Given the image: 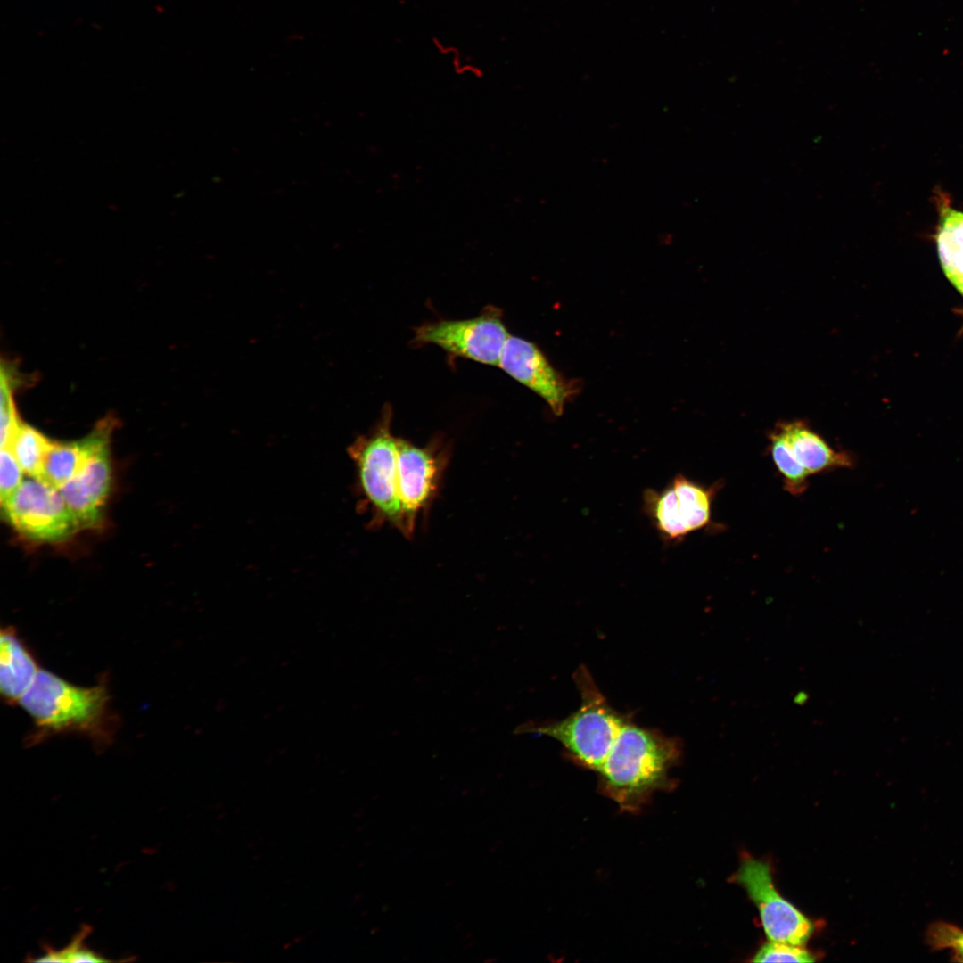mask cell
I'll list each match as a JSON object with an SVG mask.
<instances>
[{
    "label": "cell",
    "instance_id": "obj_6",
    "mask_svg": "<svg viewBox=\"0 0 963 963\" xmlns=\"http://www.w3.org/2000/svg\"><path fill=\"white\" fill-rule=\"evenodd\" d=\"M502 316L500 309L488 306L473 318L424 323L416 328L413 342L437 345L450 357L498 366L510 336Z\"/></svg>",
    "mask_w": 963,
    "mask_h": 963
},
{
    "label": "cell",
    "instance_id": "obj_10",
    "mask_svg": "<svg viewBox=\"0 0 963 963\" xmlns=\"http://www.w3.org/2000/svg\"><path fill=\"white\" fill-rule=\"evenodd\" d=\"M498 366L542 398L556 416L564 413L577 392V385L557 372L537 345L523 338L508 337Z\"/></svg>",
    "mask_w": 963,
    "mask_h": 963
},
{
    "label": "cell",
    "instance_id": "obj_15",
    "mask_svg": "<svg viewBox=\"0 0 963 963\" xmlns=\"http://www.w3.org/2000/svg\"><path fill=\"white\" fill-rule=\"evenodd\" d=\"M52 443L39 431L21 423L9 447L24 473L40 478Z\"/></svg>",
    "mask_w": 963,
    "mask_h": 963
},
{
    "label": "cell",
    "instance_id": "obj_18",
    "mask_svg": "<svg viewBox=\"0 0 963 963\" xmlns=\"http://www.w3.org/2000/svg\"><path fill=\"white\" fill-rule=\"evenodd\" d=\"M91 932L89 926H84L78 932V934L73 938L69 946L60 951H56L51 948H46L45 953L39 959H35L38 962H105L106 959L102 958L95 952L85 948L82 944L85 938Z\"/></svg>",
    "mask_w": 963,
    "mask_h": 963
},
{
    "label": "cell",
    "instance_id": "obj_11",
    "mask_svg": "<svg viewBox=\"0 0 963 963\" xmlns=\"http://www.w3.org/2000/svg\"><path fill=\"white\" fill-rule=\"evenodd\" d=\"M109 444L90 454L76 474L59 488L79 528H93L102 520L111 482Z\"/></svg>",
    "mask_w": 963,
    "mask_h": 963
},
{
    "label": "cell",
    "instance_id": "obj_8",
    "mask_svg": "<svg viewBox=\"0 0 963 963\" xmlns=\"http://www.w3.org/2000/svg\"><path fill=\"white\" fill-rule=\"evenodd\" d=\"M736 880L746 890L757 906L763 928L770 941L796 946L804 945L812 931L811 922L774 887L770 866L761 860L745 858Z\"/></svg>",
    "mask_w": 963,
    "mask_h": 963
},
{
    "label": "cell",
    "instance_id": "obj_13",
    "mask_svg": "<svg viewBox=\"0 0 963 963\" xmlns=\"http://www.w3.org/2000/svg\"><path fill=\"white\" fill-rule=\"evenodd\" d=\"M114 420L105 417L84 438L70 442H53L47 453L42 479L60 488L78 471L85 460L96 449L110 443Z\"/></svg>",
    "mask_w": 963,
    "mask_h": 963
},
{
    "label": "cell",
    "instance_id": "obj_2",
    "mask_svg": "<svg viewBox=\"0 0 963 963\" xmlns=\"http://www.w3.org/2000/svg\"><path fill=\"white\" fill-rule=\"evenodd\" d=\"M680 755L677 738L629 720L598 771L601 790L622 811L635 812L671 786L669 773Z\"/></svg>",
    "mask_w": 963,
    "mask_h": 963
},
{
    "label": "cell",
    "instance_id": "obj_3",
    "mask_svg": "<svg viewBox=\"0 0 963 963\" xmlns=\"http://www.w3.org/2000/svg\"><path fill=\"white\" fill-rule=\"evenodd\" d=\"M574 679L581 696L576 711L560 720L527 724L519 729L556 739L576 763L598 772L630 720L608 704L585 667L576 671Z\"/></svg>",
    "mask_w": 963,
    "mask_h": 963
},
{
    "label": "cell",
    "instance_id": "obj_5",
    "mask_svg": "<svg viewBox=\"0 0 963 963\" xmlns=\"http://www.w3.org/2000/svg\"><path fill=\"white\" fill-rule=\"evenodd\" d=\"M721 486H706L676 473L662 490L646 489L642 512L665 544H678L712 524V505Z\"/></svg>",
    "mask_w": 963,
    "mask_h": 963
},
{
    "label": "cell",
    "instance_id": "obj_16",
    "mask_svg": "<svg viewBox=\"0 0 963 963\" xmlns=\"http://www.w3.org/2000/svg\"><path fill=\"white\" fill-rule=\"evenodd\" d=\"M770 448L772 460L783 477L786 490L792 495L802 494L811 474L796 459L778 427L770 433Z\"/></svg>",
    "mask_w": 963,
    "mask_h": 963
},
{
    "label": "cell",
    "instance_id": "obj_24",
    "mask_svg": "<svg viewBox=\"0 0 963 963\" xmlns=\"http://www.w3.org/2000/svg\"><path fill=\"white\" fill-rule=\"evenodd\" d=\"M953 285L963 296V276Z\"/></svg>",
    "mask_w": 963,
    "mask_h": 963
},
{
    "label": "cell",
    "instance_id": "obj_21",
    "mask_svg": "<svg viewBox=\"0 0 963 963\" xmlns=\"http://www.w3.org/2000/svg\"><path fill=\"white\" fill-rule=\"evenodd\" d=\"M432 43L440 55L450 57L451 66L457 74H470L478 78L482 76V70L479 66L467 62L465 59L463 60V54L458 47L445 44L436 37H432Z\"/></svg>",
    "mask_w": 963,
    "mask_h": 963
},
{
    "label": "cell",
    "instance_id": "obj_19",
    "mask_svg": "<svg viewBox=\"0 0 963 963\" xmlns=\"http://www.w3.org/2000/svg\"><path fill=\"white\" fill-rule=\"evenodd\" d=\"M812 955L800 946L771 941L765 943L753 959V962H812Z\"/></svg>",
    "mask_w": 963,
    "mask_h": 963
},
{
    "label": "cell",
    "instance_id": "obj_17",
    "mask_svg": "<svg viewBox=\"0 0 963 963\" xmlns=\"http://www.w3.org/2000/svg\"><path fill=\"white\" fill-rule=\"evenodd\" d=\"M7 370L1 374V448L9 447L22 422L18 417L12 397V383Z\"/></svg>",
    "mask_w": 963,
    "mask_h": 963
},
{
    "label": "cell",
    "instance_id": "obj_14",
    "mask_svg": "<svg viewBox=\"0 0 963 963\" xmlns=\"http://www.w3.org/2000/svg\"><path fill=\"white\" fill-rule=\"evenodd\" d=\"M778 428L796 459L811 475L850 467L853 464L847 452L835 450L803 422L782 423Z\"/></svg>",
    "mask_w": 963,
    "mask_h": 963
},
{
    "label": "cell",
    "instance_id": "obj_1",
    "mask_svg": "<svg viewBox=\"0 0 963 963\" xmlns=\"http://www.w3.org/2000/svg\"><path fill=\"white\" fill-rule=\"evenodd\" d=\"M19 704L34 723L29 745L61 734L83 735L100 750L113 742L119 720L105 678L93 687H80L41 669Z\"/></svg>",
    "mask_w": 963,
    "mask_h": 963
},
{
    "label": "cell",
    "instance_id": "obj_9",
    "mask_svg": "<svg viewBox=\"0 0 963 963\" xmlns=\"http://www.w3.org/2000/svg\"><path fill=\"white\" fill-rule=\"evenodd\" d=\"M445 464L437 441L417 447L399 438L397 482L404 534H412L416 515L433 499Z\"/></svg>",
    "mask_w": 963,
    "mask_h": 963
},
{
    "label": "cell",
    "instance_id": "obj_23",
    "mask_svg": "<svg viewBox=\"0 0 963 963\" xmlns=\"http://www.w3.org/2000/svg\"><path fill=\"white\" fill-rule=\"evenodd\" d=\"M807 699H808V696H807V694H805L804 692H799V693H798V694H797V695H796V696H794V702H795V703H796L797 704H800V705H801V704H804V703H805V702L807 701Z\"/></svg>",
    "mask_w": 963,
    "mask_h": 963
},
{
    "label": "cell",
    "instance_id": "obj_22",
    "mask_svg": "<svg viewBox=\"0 0 963 963\" xmlns=\"http://www.w3.org/2000/svg\"><path fill=\"white\" fill-rule=\"evenodd\" d=\"M932 937L935 944L952 948L963 959V931L940 924L933 928Z\"/></svg>",
    "mask_w": 963,
    "mask_h": 963
},
{
    "label": "cell",
    "instance_id": "obj_7",
    "mask_svg": "<svg viewBox=\"0 0 963 963\" xmlns=\"http://www.w3.org/2000/svg\"><path fill=\"white\" fill-rule=\"evenodd\" d=\"M7 521L23 536L39 542H59L79 526L59 488L34 477L2 503Z\"/></svg>",
    "mask_w": 963,
    "mask_h": 963
},
{
    "label": "cell",
    "instance_id": "obj_4",
    "mask_svg": "<svg viewBox=\"0 0 963 963\" xmlns=\"http://www.w3.org/2000/svg\"><path fill=\"white\" fill-rule=\"evenodd\" d=\"M391 407L386 405L374 426L358 436L348 452L354 464L358 491L373 520L388 522L403 532L397 482L399 438L391 433Z\"/></svg>",
    "mask_w": 963,
    "mask_h": 963
},
{
    "label": "cell",
    "instance_id": "obj_20",
    "mask_svg": "<svg viewBox=\"0 0 963 963\" xmlns=\"http://www.w3.org/2000/svg\"><path fill=\"white\" fill-rule=\"evenodd\" d=\"M23 473L20 464L10 447L1 448L0 456V496L4 503L23 482Z\"/></svg>",
    "mask_w": 963,
    "mask_h": 963
},
{
    "label": "cell",
    "instance_id": "obj_12",
    "mask_svg": "<svg viewBox=\"0 0 963 963\" xmlns=\"http://www.w3.org/2000/svg\"><path fill=\"white\" fill-rule=\"evenodd\" d=\"M0 652L1 696L8 704H17L41 669L13 627L2 628Z\"/></svg>",
    "mask_w": 963,
    "mask_h": 963
}]
</instances>
